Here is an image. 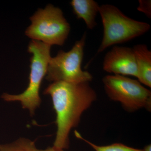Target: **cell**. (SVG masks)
I'll return each instance as SVG.
<instances>
[{
  "label": "cell",
  "instance_id": "cell-4",
  "mask_svg": "<svg viewBox=\"0 0 151 151\" xmlns=\"http://www.w3.org/2000/svg\"><path fill=\"white\" fill-rule=\"evenodd\" d=\"M30 19L31 24L25 32L28 37L50 46L64 44L70 26L60 9L48 5L39 9Z\"/></svg>",
  "mask_w": 151,
  "mask_h": 151
},
{
  "label": "cell",
  "instance_id": "cell-7",
  "mask_svg": "<svg viewBox=\"0 0 151 151\" xmlns=\"http://www.w3.org/2000/svg\"><path fill=\"white\" fill-rule=\"evenodd\" d=\"M103 69L115 75L131 76L137 78V68L133 48L113 47L104 58Z\"/></svg>",
  "mask_w": 151,
  "mask_h": 151
},
{
  "label": "cell",
  "instance_id": "cell-3",
  "mask_svg": "<svg viewBox=\"0 0 151 151\" xmlns=\"http://www.w3.org/2000/svg\"><path fill=\"white\" fill-rule=\"evenodd\" d=\"M99 13L103 24V36L97 54L111 45L124 43L142 35L150 29L147 23L130 18L112 5L100 6Z\"/></svg>",
  "mask_w": 151,
  "mask_h": 151
},
{
  "label": "cell",
  "instance_id": "cell-9",
  "mask_svg": "<svg viewBox=\"0 0 151 151\" xmlns=\"http://www.w3.org/2000/svg\"><path fill=\"white\" fill-rule=\"evenodd\" d=\"M73 13L78 19H82L89 29L97 25L96 17L100 6L94 0H72L70 3Z\"/></svg>",
  "mask_w": 151,
  "mask_h": 151
},
{
  "label": "cell",
  "instance_id": "cell-1",
  "mask_svg": "<svg viewBox=\"0 0 151 151\" xmlns=\"http://www.w3.org/2000/svg\"><path fill=\"white\" fill-rule=\"evenodd\" d=\"M43 94L51 97L56 113L57 129L53 146L67 149L70 131L78 126L82 113L97 99V94L89 82L64 81L52 82L45 89Z\"/></svg>",
  "mask_w": 151,
  "mask_h": 151
},
{
  "label": "cell",
  "instance_id": "cell-12",
  "mask_svg": "<svg viewBox=\"0 0 151 151\" xmlns=\"http://www.w3.org/2000/svg\"><path fill=\"white\" fill-rule=\"evenodd\" d=\"M143 151H151V145H148L146 146L145 148L143 149Z\"/></svg>",
  "mask_w": 151,
  "mask_h": 151
},
{
  "label": "cell",
  "instance_id": "cell-8",
  "mask_svg": "<svg viewBox=\"0 0 151 151\" xmlns=\"http://www.w3.org/2000/svg\"><path fill=\"white\" fill-rule=\"evenodd\" d=\"M133 50L137 62L138 81L151 88V51L144 44L135 45Z\"/></svg>",
  "mask_w": 151,
  "mask_h": 151
},
{
  "label": "cell",
  "instance_id": "cell-2",
  "mask_svg": "<svg viewBox=\"0 0 151 151\" xmlns=\"http://www.w3.org/2000/svg\"><path fill=\"white\" fill-rule=\"evenodd\" d=\"M50 45L41 42L32 40L28 46V51L32 54L30 59L29 83L24 92L18 94L4 93L1 96L7 102L18 101L23 109L29 111L31 116L35 113L40 106L41 99L40 89L42 80L46 75L50 55Z\"/></svg>",
  "mask_w": 151,
  "mask_h": 151
},
{
  "label": "cell",
  "instance_id": "cell-5",
  "mask_svg": "<svg viewBox=\"0 0 151 151\" xmlns=\"http://www.w3.org/2000/svg\"><path fill=\"white\" fill-rule=\"evenodd\" d=\"M86 37L85 32L69 51L60 50L56 56L50 58L47 71V80L52 82L64 81L73 83L92 81V74L82 70L81 67Z\"/></svg>",
  "mask_w": 151,
  "mask_h": 151
},
{
  "label": "cell",
  "instance_id": "cell-11",
  "mask_svg": "<svg viewBox=\"0 0 151 151\" xmlns=\"http://www.w3.org/2000/svg\"><path fill=\"white\" fill-rule=\"evenodd\" d=\"M137 10L145 14L149 18L151 17V2L150 0H140Z\"/></svg>",
  "mask_w": 151,
  "mask_h": 151
},
{
  "label": "cell",
  "instance_id": "cell-6",
  "mask_svg": "<svg viewBox=\"0 0 151 151\" xmlns=\"http://www.w3.org/2000/svg\"><path fill=\"white\" fill-rule=\"evenodd\" d=\"M103 82L108 97L121 103L126 111L134 112L142 108L151 111L150 90L138 80L124 76L107 75Z\"/></svg>",
  "mask_w": 151,
  "mask_h": 151
},
{
  "label": "cell",
  "instance_id": "cell-10",
  "mask_svg": "<svg viewBox=\"0 0 151 151\" xmlns=\"http://www.w3.org/2000/svg\"><path fill=\"white\" fill-rule=\"evenodd\" d=\"M74 134L76 137L88 144L95 151H143V150L131 147L121 143H115L108 146H98L84 139L77 131H75Z\"/></svg>",
  "mask_w": 151,
  "mask_h": 151
}]
</instances>
